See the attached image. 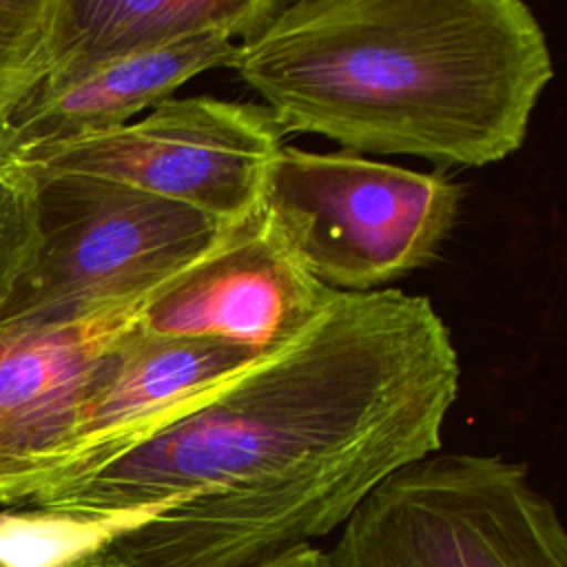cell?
<instances>
[{"mask_svg":"<svg viewBox=\"0 0 567 567\" xmlns=\"http://www.w3.org/2000/svg\"><path fill=\"white\" fill-rule=\"evenodd\" d=\"M80 514L47 507L0 512V567H71L100 554L120 534L166 509Z\"/></svg>","mask_w":567,"mask_h":567,"instance_id":"12","label":"cell"},{"mask_svg":"<svg viewBox=\"0 0 567 567\" xmlns=\"http://www.w3.org/2000/svg\"><path fill=\"white\" fill-rule=\"evenodd\" d=\"M53 13L55 0H0V148L18 109L53 69Z\"/></svg>","mask_w":567,"mask_h":567,"instance_id":"13","label":"cell"},{"mask_svg":"<svg viewBox=\"0 0 567 567\" xmlns=\"http://www.w3.org/2000/svg\"><path fill=\"white\" fill-rule=\"evenodd\" d=\"M458 390L427 297L332 292L290 341L24 505H171L104 551L122 567H255L341 529L388 474L441 450Z\"/></svg>","mask_w":567,"mask_h":567,"instance_id":"1","label":"cell"},{"mask_svg":"<svg viewBox=\"0 0 567 567\" xmlns=\"http://www.w3.org/2000/svg\"><path fill=\"white\" fill-rule=\"evenodd\" d=\"M458 204V184L443 175L288 144L261 193L272 230L334 292L381 290L430 264L456 224Z\"/></svg>","mask_w":567,"mask_h":567,"instance_id":"5","label":"cell"},{"mask_svg":"<svg viewBox=\"0 0 567 567\" xmlns=\"http://www.w3.org/2000/svg\"><path fill=\"white\" fill-rule=\"evenodd\" d=\"M332 292L308 275L259 206L151 290L137 303V326L264 354L301 332Z\"/></svg>","mask_w":567,"mask_h":567,"instance_id":"7","label":"cell"},{"mask_svg":"<svg viewBox=\"0 0 567 567\" xmlns=\"http://www.w3.org/2000/svg\"><path fill=\"white\" fill-rule=\"evenodd\" d=\"M281 0H55L53 69L47 80L73 78L204 31L248 38Z\"/></svg>","mask_w":567,"mask_h":567,"instance_id":"11","label":"cell"},{"mask_svg":"<svg viewBox=\"0 0 567 567\" xmlns=\"http://www.w3.org/2000/svg\"><path fill=\"white\" fill-rule=\"evenodd\" d=\"M35 244V182L20 162L0 159V310Z\"/></svg>","mask_w":567,"mask_h":567,"instance_id":"14","label":"cell"},{"mask_svg":"<svg viewBox=\"0 0 567 567\" xmlns=\"http://www.w3.org/2000/svg\"><path fill=\"white\" fill-rule=\"evenodd\" d=\"M71 567H122V565L102 549L100 554H95L91 558H84V560H80V563H75Z\"/></svg>","mask_w":567,"mask_h":567,"instance_id":"16","label":"cell"},{"mask_svg":"<svg viewBox=\"0 0 567 567\" xmlns=\"http://www.w3.org/2000/svg\"><path fill=\"white\" fill-rule=\"evenodd\" d=\"M137 303L64 323L0 321V505H24L60 476L80 408Z\"/></svg>","mask_w":567,"mask_h":567,"instance_id":"8","label":"cell"},{"mask_svg":"<svg viewBox=\"0 0 567 567\" xmlns=\"http://www.w3.org/2000/svg\"><path fill=\"white\" fill-rule=\"evenodd\" d=\"M228 69L284 133L478 168L523 146L554 58L520 0H295Z\"/></svg>","mask_w":567,"mask_h":567,"instance_id":"2","label":"cell"},{"mask_svg":"<svg viewBox=\"0 0 567 567\" xmlns=\"http://www.w3.org/2000/svg\"><path fill=\"white\" fill-rule=\"evenodd\" d=\"M257 357L224 341L151 334L135 319L86 394L66 465L49 487L95 467L175 405L235 374Z\"/></svg>","mask_w":567,"mask_h":567,"instance_id":"10","label":"cell"},{"mask_svg":"<svg viewBox=\"0 0 567 567\" xmlns=\"http://www.w3.org/2000/svg\"><path fill=\"white\" fill-rule=\"evenodd\" d=\"M241 40L233 31H204L73 78H44L9 122L0 155L18 162L33 151L128 124L190 78L230 66Z\"/></svg>","mask_w":567,"mask_h":567,"instance_id":"9","label":"cell"},{"mask_svg":"<svg viewBox=\"0 0 567 567\" xmlns=\"http://www.w3.org/2000/svg\"><path fill=\"white\" fill-rule=\"evenodd\" d=\"M255 567H328L326 549L317 545H297Z\"/></svg>","mask_w":567,"mask_h":567,"instance_id":"15","label":"cell"},{"mask_svg":"<svg viewBox=\"0 0 567 567\" xmlns=\"http://www.w3.org/2000/svg\"><path fill=\"white\" fill-rule=\"evenodd\" d=\"M328 567H567L556 505L523 463L430 452L388 474L341 525Z\"/></svg>","mask_w":567,"mask_h":567,"instance_id":"3","label":"cell"},{"mask_svg":"<svg viewBox=\"0 0 567 567\" xmlns=\"http://www.w3.org/2000/svg\"><path fill=\"white\" fill-rule=\"evenodd\" d=\"M27 171L35 182L38 244L0 321L64 323L135 306L224 230L197 210L117 182Z\"/></svg>","mask_w":567,"mask_h":567,"instance_id":"4","label":"cell"},{"mask_svg":"<svg viewBox=\"0 0 567 567\" xmlns=\"http://www.w3.org/2000/svg\"><path fill=\"white\" fill-rule=\"evenodd\" d=\"M284 135L264 104L173 95L128 124L18 162L33 171L117 182L230 228L259 210Z\"/></svg>","mask_w":567,"mask_h":567,"instance_id":"6","label":"cell"}]
</instances>
